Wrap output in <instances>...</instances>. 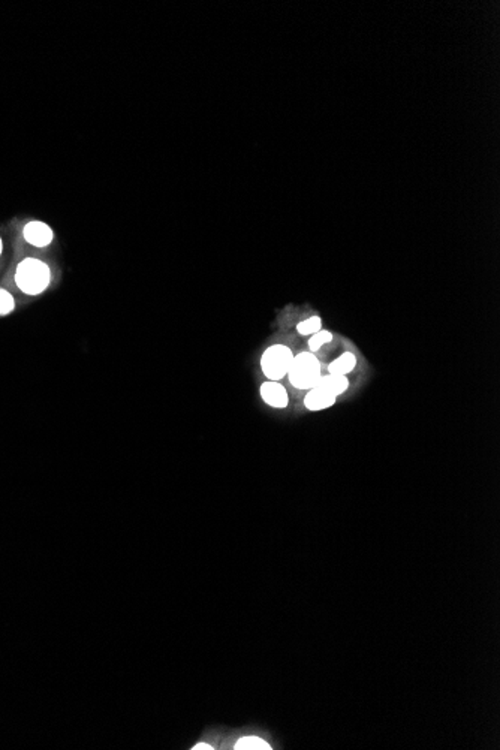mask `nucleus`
Masks as SVG:
<instances>
[{
    "label": "nucleus",
    "instance_id": "nucleus-9",
    "mask_svg": "<svg viewBox=\"0 0 500 750\" xmlns=\"http://www.w3.org/2000/svg\"><path fill=\"white\" fill-rule=\"evenodd\" d=\"M237 750H270V744L258 737H244L236 744Z\"/></svg>",
    "mask_w": 500,
    "mask_h": 750
},
{
    "label": "nucleus",
    "instance_id": "nucleus-7",
    "mask_svg": "<svg viewBox=\"0 0 500 750\" xmlns=\"http://www.w3.org/2000/svg\"><path fill=\"white\" fill-rule=\"evenodd\" d=\"M316 387H321L324 389H326V391H330L331 394L334 396H340L343 394L344 391H348L349 388V379L348 376H338V375H326V376H322L319 384Z\"/></svg>",
    "mask_w": 500,
    "mask_h": 750
},
{
    "label": "nucleus",
    "instance_id": "nucleus-6",
    "mask_svg": "<svg viewBox=\"0 0 500 750\" xmlns=\"http://www.w3.org/2000/svg\"><path fill=\"white\" fill-rule=\"evenodd\" d=\"M335 402H338V396L331 394L330 391H326V389L321 387H315L309 389L308 396L304 397V406L308 407L310 412H318V410L328 409L334 406Z\"/></svg>",
    "mask_w": 500,
    "mask_h": 750
},
{
    "label": "nucleus",
    "instance_id": "nucleus-3",
    "mask_svg": "<svg viewBox=\"0 0 500 750\" xmlns=\"http://www.w3.org/2000/svg\"><path fill=\"white\" fill-rule=\"evenodd\" d=\"M294 361V352L285 345H273L261 357V368L264 376L270 381L279 382L288 376L289 367Z\"/></svg>",
    "mask_w": 500,
    "mask_h": 750
},
{
    "label": "nucleus",
    "instance_id": "nucleus-5",
    "mask_svg": "<svg viewBox=\"0 0 500 750\" xmlns=\"http://www.w3.org/2000/svg\"><path fill=\"white\" fill-rule=\"evenodd\" d=\"M23 235L26 241L35 248H45L53 241V230L47 223L39 220L29 222L23 230Z\"/></svg>",
    "mask_w": 500,
    "mask_h": 750
},
{
    "label": "nucleus",
    "instance_id": "nucleus-10",
    "mask_svg": "<svg viewBox=\"0 0 500 750\" xmlns=\"http://www.w3.org/2000/svg\"><path fill=\"white\" fill-rule=\"evenodd\" d=\"M322 330V320L319 316H310L297 325V331L301 336H313Z\"/></svg>",
    "mask_w": 500,
    "mask_h": 750
},
{
    "label": "nucleus",
    "instance_id": "nucleus-11",
    "mask_svg": "<svg viewBox=\"0 0 500 750\" xmlns=\"http://www.w3.org/2000/svg\"><path fill=\"white\" fill-rule=\"evenodd\" d=\"M333 342V334L330 331L326 330H321L318 333H315L313 336H310V340H309V352L315 354L318 352L319 349L324 346V345H328Z\"/></svg>",
    "mask_w": 500,
    "mask_h": 750
},
{
    "label": "nucleus",
    "instance_id": "nucleus-8",
    "mask_svg": "<svg viewBox=\"0 0 500 750\" xmlns=\"http://www.w3.org/2000/svg\"><path fill=\"white\" fill-rule=\"evenodd\" d=\"M356 367V357L352 352H343L328 366V375L348 376Z\"/></svg>",
    "mask_w": 500,
    "mask_h": 750
},
{
    "label": "nucleus",
    "instance_id": "nucleus-1",
    "mask_svg": "<svg viewBox=\"0 0 500 750\" xmlns=\"http://www.w3.org/2000/svg\"><path fill=\"white\" fill-rule=\"evenodd\" d=\"M51 282V271L48 265L35 258L22 261L15 271L17 286L27 295L43 294Z\"/></svg>",
    "mask_w": 500,
    "mask_h": 750
},
{
    "label": "nucleus",
    "instance_id": "nucleus-14",
    "mask_svg": "<svg viewBox=\"0 0 500 750\" xmlns=\"http://www.w3.org/2000/svg\"><path fill=\"white\" fill-rule=\"evenodd\" d=\"M2 250H3V243H2V239H0V255H2Z\"/></svg>",
    "mask_w": 500,
    "mask_h": 750
},
{
    "label": "nucleus",
    "instance_id": "nucleus-2",
    "mask_svg": "<svg viewBox=\"0 0 500 750\" xmlns=\"http://www.w3.org/2000/svg\"><path fill=\"white\" fill-rule=\"evenodd\" d=\"M321 377V364L315 354L300 352L298 355H294V361L288 372V379L294 388L309 391L319 384Z\"/></svg>",
    "mask_w": 500,
    "mask_h": 750
},
{
    "label": "nucleus",
    "instance_id": "nucleus-13",
    "mask_svg": "<svg viewBox=\"0 0 500 750\" xmlns=\"http://www.w3.org/2000/svg\"><path fill=\"white\" fill-rule=\"evenodd\" d=\"M192 749L193 750H202V749L204 750H213V747L210 744H204V743H199V744H197L195 747H192Z\"/></svg>",
    "mask_w": 500,
    "mask_h": 750
},
{
    "label": "nucleus",
    "instance_id": "nucleus-12",
    "mask_svg": "<svg viewBox=\"0 0 500 750\" xmlns=\"http://www.w3.org/2000/svg\"><path fill=\"white\" fill-rule=\"evenodd\" d=\"M15 309L14 297L3 287H0V316H6Z\"/></svg>",
    "mask_w": 500,
    "mask_h": 750
},
{
    "label": "nucleus",
    "instance_id": "nucleus-4",
    "mask_svg": "<svg viewBox=\"0 0 500 750\" xmlns=\"http://www.w3.org/2000/svg\"><path fill=\"white\" fill-rule=\"evenodd\" d=\"M259 391H261V397L264 400V403H267L268 406L275 407V409L288 407V405H289L288 391H287V388H285L283 385H280L279 382H274V381L264 382L261 385Z\"/></svg>",
    "mask_w": 500,
    "mask_h": 750
}]
</instances>
